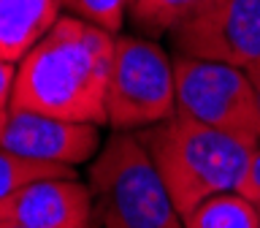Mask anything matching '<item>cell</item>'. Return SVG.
Masks as SVG:
<instances>
[{
  "mask_svg": "<svg viewBox=\"0 0 260 228\" xmlns=\"http://www.w3.org/2000/svg\"><path fill=\"white\" fill-rule=\"evenodd\" d=\"M114 44V33L62 14L16 65L14 109L109 125Z\"/></svg>",
  "mask_w": 260,
  "mask_h": 228,
  "instance_id": "cell-1",
  "label": "cell"
},
{
  "mask_svg": "<svg viewBox=\"0 0 260 228\" xmlns=\"http://www.w3.org/2000/svg\"><path fill=\"white\" fill-rule=\"evenodd\" d=\"M182 217L201 201L241 187L257 136L231 133L182 114L138 130Z\"/></svg>",
  "mask_w": 260,
  "mask_h": 228,
  "instance_id": "cell-2",
  "label": "cell"
},
{
  "mask_svg": "<svg viewBox=\"0 0 260 228\" xmlns=\"http://www.w3.org/2000/svg\"><path fill=\"white\" fill-rule=\"evenodd\" d=\"M95 228H184L157 166L133 130H114L89 163Z\"/></svg>",
  "mask_w": 260,
  "mask_h": 228,
  "instance_id": "cell-3",
  "label": "cell"
},
{
  "mask_svg": "<svg viewBox=\"0 0 260 228\" xmlns=\"http://www.w3.org/2000/svg\"><path fill=\"white\" fill-rule=\"evenodd\" d=\"M106 109L111 130H133V133L174 117V54H168L154 38L119 33L114 44Z\"/></svg>",
  "mask_w": 260,
  "mask_h": 228,
  "instance_id": "cell-4",
  "label": "cell"
},
{
  "mask_svg": "<svg viewBox=\"0 0 260 228\" xmlns=\"http://www.w3.org/2000/svg\"><path fill=\"white\" fill-rule=\"evenodd\" d=\"M174 73L176 114L231 133L257 136L255 93L244 68L174 52Z\"/></svg>",
  "mask_w": 260,
  "mask_h": 228,
  "instance_id": "cell-5",
  "label": "cell"
},
{
  "mask_svg": "<svg viewBox=\"0 0 260 228\" xmlns=\"http://www.w3.org/2000/svg\"><path fill=\"white\" fill-rule=\"evenodd\" d=\"M168 41L176 54L249 71L260 63V0H211L171 30Z\"/></svg>",
  "mask_w": 260,
  "mask_h": 228,
  "instance_id": "cell-6",
  "label": "cell"
},
{
  "mask_svg": "<svg viewBox=\"0 0 260 228\" xmlns=\"http://www.w3.org/2000/svg\"><path fill=\"white\" fill-rule=\"evenodd\" d=\"M0 147L36 163L79 168L101 152V125L62 120L30 109H11L0 133Z\"/></svg>",
  "mask_w": 260,
  "mask_h": 228,
  "instance_id": "cell-7",
  "label": "cell"
},
{
  "mask_svg": "<svg viewBox=\"0 0 260 228\" xmlns=\"http://www.w3.org/2000/svg\"><path fill=\"white\" fill-rule=\"evenodd\" d=\"M0 225L95 228L92 193L76 177L36 179L0 198Z\"/></svg>",
  "mask_w": 260,
  "mask_h": 228,
  "instance_id": "cell-8",
  "label": "cell"
},
{
  "mask_svg": "<svg viewBox=\"0 0 260 228\" xmlns=\"http://www.w3.org/2000/svg\"><path fill=\"white\" fill-rule=\"evenodd\" d=\"M60 16L57 0H0V57L19 65Z\"/></svg>",
  "mask_w": 260,
  "mask_h": 228,
  "instance_id": "cell-9",
  "label": "cell"
},
{
  "mask_svg": "<svg viewBox=\"0 0 260 228\" xmlns=\"http://www.w3.org/2000/svg\"><path fill=\"white\" fill-rule=\"evenodd\" d=\"M209 3L211 0H127V22L138 36L160 38Z\"/></svg>",
  "mask_w": 260,
  "mask_h": 228,
  "instance_id": "cell-10",
  "label": "cell"
},
{
  "mask_svg": "<svg viewBox=\"0 0 260 228\" xmlns=\"http://www.w3.org/2000/svg\"><path fill=\"white\" fill-rule=\"evenodd\" d=\"M182 220L184 228H260V212L239 190L211 195Z\"/></svg>",
  "mask_w": 260,
  "mask_h": 228,
  "instance_id": "cell-11",
  "label": "cell"
},
{
  "mask_svg": "<svg viewBox=\"0 0 260 228\" xmlns=\"http://www.w3.org/2000/svg\"><path fill=\"white\" fill-rule=\"evenodd\" d=\"M49 177H79V171L68 166H54V163H36L0 147V198L27 182L49 179Z\"/></svg>",
  "mask_w": 260,
  "mask_h": 228,
  "instance_id": "cell-12",
  "label": "cell"
},
{
  "mask_svg": "<svg viewBox=\"0 0 260 228\" xmlns=\"http://www.w3.org/2000/svg\"><path fill=\"white\" fill-rule=\"evenodd\" d=\"M62 14L84 19L101 30L119 36L127 22V0H57Z\"/></svg>",
  "mask_w": 260,
  "mask_h": 228,
  "instance_id": "cell-13",
  "label": "cell"
},
{
  "mask_svg": "<svg viewBox=\"0 0 260 228\" xmlns=\"http://www.w3.org/2000/svg\"><path fill=\"white\" fill-rule=\"evenodd\" d=\"M14 87H16V63L0 57V133H3L8 114L14 109Z\"/></svg>",
  "mask_w": 260,
  "mask_h": 228,
  "instance_id": "cell-14",
  "label": "cell"
},
{
  "mask_svg": "<svg viewBox=\"0 0 260 228\" xmlns=\"http://www.w3.org/2000/svg\"><path fill=\"white\" fill-rule=\"evenodd\" d=\"M239 193L260 212V144L255 147V152H252V158H249V166H247V174L241 179Z\"/></svg>",
  "mask_w": 260,
  "mask_h": 228,
  "instance_id": "cell-15",
  "label": "cell"
},
{
  "mask_svg": "<svg viewBox=\"0 0 260 228\" xmlns=\"http://www.w3.org/2000/svg\"><path fill=\"white\" fill-rule=\"evenodd\" d=\"M249 81H252V93H255V117H257V138H260V63L255 68H249Z\"/></svg>",
  "mask_w": 260,
  "mask_h": 228,
  "instance_id": "cell-16",
  "label": "cell"
},
{
  "mask_svg": "<svg viewBox=\"0 0 260 228\" xmlns=\"http://www.w3.org/2000/svg\"><path fill=\"white\" fill-rule=\"evenodd\" d=\"M0 228H19V225H0Z\"/></svg>",
  "mask_w": 260,
  "mask_h": 228,
  "instance_id": "cell-17",
  "label": "cell"
}]
</instances>
